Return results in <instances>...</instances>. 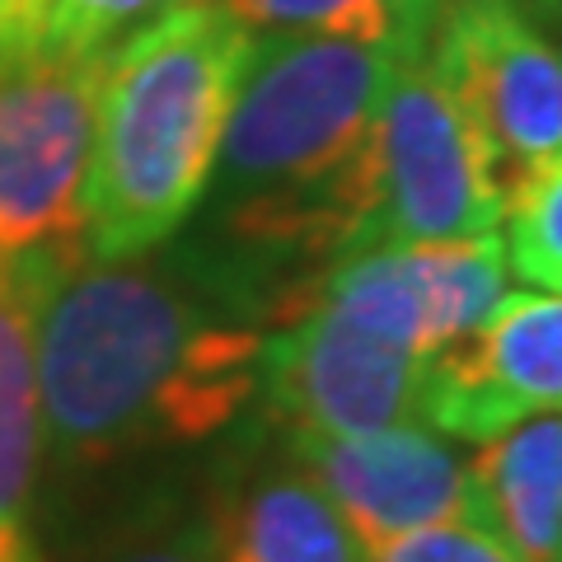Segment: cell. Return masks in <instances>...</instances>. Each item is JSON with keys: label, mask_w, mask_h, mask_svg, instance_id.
I'll return each instance as SVG.
<instances>
[{"label": "cell", "mask_w": 562, "mask_h": 562, "mask_svg": "<svg viewBox=\"0 0 562 562\" xmlns=\"http://www.w3.org/2000/svg\"><path fill=\"white\" fill-rule=\"evenodd\" d=\"M431 61L487 140L502 183L562 155V43L520 0H441Z\"/></svg>", "instance_id": "obj_6"}, {"label": "cell", "mask_w": 562, "mask_h": 562, "mask_svg": "<svg viewBox=\"0 0 562 562\" xmlns=\"http://www.w3.org/2000/svg\"><path fill=\"white\" fill-rule=\"evenodd\" d=\"M408 52L328 33L254 43L202 198V239L249 268L286 319V268H328L366 235V155Z\"/></svg>", "instance_id": "obj_2"}, {"label": "cell", "mask_w": 562, "mask_h": 562, "mask_svg": "<svg viewBox=\"0 0 562 562\" xmlns=\"http://www.w3.org/2000/svg\"><path fill=\"white\" fill-rule=\"evenodd\" d=\"M520 5H525V0H520ZM535 5H539V0H535Z\"/></svg>", "instance_id": "obj_21"}, {"label": "cell", "mask_w": 562, "mask_h": 562, "mask_svg": "<svg viewBox=\"0 0 562 562\" xmlns=\"http://www.w3.org/2000/svg\"><path fill=\"white\" fill-rule=\"evenodd\" d=\"M38 281L0 272V543L38 539L33 502L43 479V403H38Z\"/></svg>", "instance_id": "obj_12"}, {"label": "cell", "mask_w": 562, "mask_h": 562, "mask_svg": "<svg viewBox=\"0 0 562 562\" xmlns=\"http://www.w3.org/2000/svg\"><path fill=\"white\" fill-rule=\"evenodd\" d=\"M431 357L357 328L328 305H301L262 342L258 408L272 431L361 436L422 422Z\"/></svg>", "instance_id": "obj_7"}, {"label": "cell", "mask_w": 562, "mask_h": 562, "mask_svg": "<svg viewBox=\"0 0 562 562\" xmlns=\"http://www.w3.org/2000/svg\"><path fill=\"white\" fill-rule=\"evenodd\" d=\"M0 562H47L38 539H20V543H0Z\"/></svg>", "instance_id": "obj_20"}, {"label": "cell", "mask_w": 562, "mask_h": 562, "mask_svg": "<svg viewBox=\"0 0 562 562\" xmlns=\"http://www.w3.org/2000/svg\"><path fill=\"white\" fill-rule=\"evenodd\" d=\"M173 5L183 0H47L38 43L52 52H113Z\"/></svg>", "instance_id": "obj_16"}, {"label": "cell", "mask_w": 562, "mask_h": 562, "mask_svg": "<svg viewBox=\"0 0 562 562\" xmlns=\"http://www.w3.org/2000/svg\"><path fill=\"white\" fill-rule=\"evenodd\" d=\"M366 188L371 211L361 249L464 239L502 225L506 183L497 160L427 47L408 52L384 90L366 155Z\"/></svg>", "instance_id": "obj_5"}, {"label": "cell", "mask_w": 562, "mask_h": 562, "mask_svg": "<svg viewBox=\"0 0 562 562\" xmlns=\"http://www.w3.org/2000/svg\"><path fill=\"white\" fill-rule=\"evenodd\" d=\"M502 225L506 268L539 291L562 295V155L535 165L506 188Z\"/></svg>", "instance_id": "obj_15"}, {"label": "cell", "mask_w": 562, "mask_h": 562, "mask_svg": "<svg viewBox=\"0 0 562 562\" xmlns=\"http://www.w3.org/2000/svg\"><path fill=\"white\" fill-rule=\"evenodd\" d=\"M47 0H0V61L38 47Z\"/></svg>", "instance_id": "obj_19"}, {"label": "cell", "mask_w": 562, "mask_h": 562, "mask_svg": "<svg viewBox=\"0 0 562 562\" xmlns=\"http://www.w3.org/2000/svg\"><path fill=\"white\" fill-rule=\"evenodd\" d=\"M99 562H211L202 516H160L122 535Z\"/></svg>", "instance_id": "obj_18"}, {"label": "cell", "mask_w": 562, "mask_h": 562, "mask_svg": "<svg viewBox=\"0 0 562 562\" xmlns=\"http://www.w3.org/2000/svg\"><path fill=\"white\" fill-rule=\"evenodd\" d=\"M543 413H562V295L506 291L479 333L431 357L422 422L450 441H492Z\"/></svg>", "instance_id": "obj_9"}, {"label": "cell", "mask_w": 562, "mask_h": 562, "mask_svg": "<svg viewBox=\"0 0 562 562\" xmlns=\"http://www.w3.org/2000/svg\"><path fill=\"white\" fill-rule=\"evenodd\" d=\"M272 324V291L202 235L136 258L85 254L33 324L43 460L99 473L216 441L258 408Z\"/></svg>", "instance_id": "obj_1"}, {"label": "cell", "mask_w": 562, "mask_h": 562, "mask_svg": "<svg viewBox=\"0 0 562 562\" xmlns=\"http://www.w3.org/2000/svg\"><path fill=\"white\" fill-rule=\"evenodd\" d=\"M109 52L29 47L0 61V272L52 286L85 258L99 85Z\"/></svg>", "instance_id": "obj_4"}, {"label": "cell", "mask_w": 562, "mask_h": 562, "mask_svg": "<svg viewBox=\"0 0 562 562\" xmlns=\"http://www.w3.org/2000/svg\"><path fill=\"white\" fill-rule=\"evenodd\" d=\"M254 38L268 33H328L417 52L431 43L441 0H216Z\"/></svg>", "instance_id": "obj_14"}, {"label": "cell", "mask_w": 562, "mask_h": 562, "mask_svg": "<svg viewBox=\"0 0 562 562\" xmlns=\"http://www.w3.org/2000/svg\"><path fill=\"white\" fill-rule=\"evenodd\" d=\"M371 562H520V558L492 530H483L479 520H446L390 543Z\"/></svg>", "instance_id": "obj_17"}, {"label": "cell", "mask_w": 562, "mask_h": 562, "mask_svg": "<svg viewBox=\"0 0 562 562\" xmlns=\"http://www.w3.org/2000/svg\"><path fill=\"white\" fill-rule=\"evenodd\" d=\"M254 43L216 0H183L109 52L85 183L90 258L150 254L198 216Z\"/></svg>", "instance_id": "obj_3"}, {"label": "cell", "mask_w": 562, "mask_h": 562, "mask_svg": "<svg viewBox=\"0 0 562 562\" xmlns=\"http://www.w3.org/2000/svg\"><path fill=\"white\" fill-rule=\"evenodd\" d=\"M202 525L211 562H371L281 441L244 450L221 469Z\"/></svg>", "instance_id": "obj_10"}, {"label": "cell", "mask_w": 562, "mask_h": 562, "mask_svg": "<svg viewBox=\"0 0 562 562\" xmlns=\"http://www.w3.org/2000/svg\"><path fill=\"white\" fill-rule=\"evenodd\" d=\"M479 446L473 520L520 562H562V413L525 417Z\"/></svg>", "instance_id": "obj_11"}, {"label": "cell", "mask_w": 562, "mask_h": 562, "mask_svg": "<svg viewBox=\"0 0 562 562\" xmlns=\"http://www.w3.org/2000/svg\"><path fill=\"white\" fill-rule=\"evenodd\" d=\"M413 258L422 305H427L431 347L446 351L469 333H479L506 295V254L497 235H464V239H427L403 244Z\"/></svg>", "instance_id": "obj_13"}, {"label": "cell", "mask_w": 562, "mask_h": 562, "mask_svg": "<svg viewBox=\"0 0 562 562\" xmlns=\"http://www.w3.org/2000/svg\"><path fill=\"white\" fill-rule=\"evenodd\" d=\"M277 441L319 483L366 558L431 525L473 520L469 460L427 422H398L361 436L277 431Z\"/></svg>", "instance_id": "obj_8"}]
</instances>
